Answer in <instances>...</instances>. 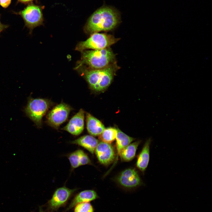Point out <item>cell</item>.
Listing matches in <instances>:
<instances>
[{
	"instance_id": "16",
	"label": "cell",
	"mask_w": 212,
	"mask_h": 212,
	"mask_svg": "<svg viewBox=\"0 0 212 212\" xmlns=\"http://www.w3.org/2000/svg\"><path fill=\"white\" fill-rule=\"evenodd\" d=\"M117 134L116 138V153L115 162L111 168L115 166L117 162L119 154L121 150L133 141L134 139L130 137L117 128ZM111 168V169H112Z\"/></svg>"
},
{
	"instance_id": "3",
	"label": "cell",
	"mask_w": 212,
	"mask_h": 212,
	"mask_svg": "<svg viewBox=\"0 0 212 212\" xmlns=\"http://www.w3.org/2000/svg\"><path fill=\"white\" fill-rule=\"evenodd\" d=\"M82 52L81 64L87 65L90 69H101L116 63L115 55L110 47Z\"/></svg>"
},
{
	"instance_id": "12",
	"label": "cell",
	"mask_w": 212,
	"mask_h": 212,
	"mask_svg": "<svg viewBox=\"0 0 212 212\" xmlns=\"http://www.w3.org/2000/svg\"><path fill=\"white\" fill-rule=\"evenodd\" d=\"M86 127L89 133L94 136H99L105 129L102 122L90 114H86Z\"/></svg>"
},
{
	"instance_id": "15",
	"label": "cell",
	"mask_w": 212,
	"mask_h": 212,
	"mask_svg": "<svg viewBox=\"0 0 212 212\" xmlns=\"http://www.w3.org/2000/svg\"><path fill=\"white\" fill-rule=\"evenodd\" d=\"M151 140L148 139L145 143L143 149L138 158L136 165L143 172L147 168L150 159V147Z\"/></svg>"
},
{
	"instance_id": "13",
	"label": "cell",
	"mask_w": 212,
	"mask_h": 212,
	"mask_svg": "<svg viewBox=\"0 0 212 212\" xmlns=\"http://www.w3.org/2000/svg\"><path fill=\"white\" fill-rule=\"evenodd\" d=\"M68 158L72 167L74 168L91 163L88 155L81 150H78L71 153Z\"/></svg>"
},
{
	"instance_id": "23",
	"label": "cell",
	"mask_w": 212,
	"mask_h": 212,
	"mask_svg": "<svg viewBox=\"0 0 212 212\" xmlns=\"http://www.w3.org/2000/svg\"><path fill=\"white\" fill-rule=\"evenodd\" d=\"M34 0H18L19 2L24 4L28 3Z\"/></svg>"
},
{
	"instance_id": "11",
	"label": "cell",
	"mask_w": 212,
	"mask_h": 212,
	"mask_svg": "<svg viewBox=\"0 0 212 212\" xmlns=\"http://www.w3.org/2000/svg\"><path fill=\"white\" fill-rule=\"evenodd\" d=\"M75 189H71L64 186L57 189L49 202L50 206L56 209L64 204Z\"/></svg>"
},
{
	"instance_id": "24",
	"label": "cell",
	"mask_w": 212,
	"mask_h": 212,
	"mask_svg": "<svg viewBox=\"0 0 212 212\" xmlns=\"http://www.w3.org/2000/svg\"><path fill=\"white\" fill-rule=\"evenodd\" d=\"M40 210L39 212H43L42 211V210H41V209H40Z\"/></svg>"
},
{
	"instance_id": "6",
	"label": "cell",
	"mask_w": 212,
	"mask_h": 212,
	"mask_svg": "<svg viewBox=\"0 0 212 212\" xmlns=\"http://www.w3.org/2000/svg\"><path fill=\"white\" fill-rule=\"evenodd\" d=\"M42 7L30 3L23 10L19 12L23 19L25 26L31 34L33 29L42 25L43 21Z\"/></svg>"
},
{
	"instance_id": "14",
	"label": "cell",
	"mask_w": 212,
	"mask_h": 212,
	"mask_svg": "<svg viewBox=\"0 0 212 212\" xmlns=\"http://www.w3.org/2000/svg\"><path fill=\"white\" fill-rule=\"evenodd\" d=\"M71 143L80 145L93 154L99 141L92 135H86L71 141Z\"/></svg>"
},
{
	"instance_id": "10",
	"label": "cell",
	"mask_w": 212,
	"mask_h": 212,
	"mask_svg": "<svg viewBox=\"0 0 212 212\" xmlns=\"http://www.w3.org/2000/svg\"><path fill=\"white\" fill-rule=\"evenodd\" d=\"M85 112L80 109L69 120L62 129L71 134L78 135L82 132L84 127Z\"/></svg>"
},
{
	"instance_id": "8",
	"label": "cell",
	"mask_w": 212,
	"mask_h": 212,
	"mask_svg": "<svg viewBox=\"0 0 212 212\" xmlns=\"http://www.w3.org/2000/svg\"><path fill=\"white\" fill-rule=\"evenodd\" d=\"M117 180L123 187L131 189L135 188L141 184L140 178L137 172L132 168H127L121 173Z\"/></svg>"
},
{
	"instance_id": "20",
	"label": "cell",
	"mask_w": 212,
	"mask_h": 212,
	"mask_svg": "<svg viewBox=\"0 0 212 212\" xmlns=\"http://www.w3.org/2000/svg\"><path fill=\"white\" fill-rule=\"evenodd\" d=\"M74 212H94V211L92 206L89 202H84L76 206Z\"/></svg>"
},
{
	"instance_id": "21",
	"label": "cell",
	"mask_w": 212,
	"mask_h": 212,
	"mask_svg": "<svg viewBox=\"0 0 212 212\" xmlns=\"http://www.w3.org/2000/svg\"><path fill=\"white\" fill-rule=\"evenodd\" d=\"M11 2V0H0V5L3 8L8 7Z\"/></svg>"
},
{
	"instance_id": "2",
	"label": "cell",
	"mask_w": 212,
	"mask_h": 212,
	"mask_svg": "<svg viewBox=\"0 0 212 212\" xmlns=\"http://www.w3.org/2000/svg\"><path fill=\"white\" fill-rule=\"evenodd\" d=\"M118 68L115 63L101 69L86 70L84 75L92 90L96 92H100L110 85Z\"/></svg>"
},
{
	"instance_id": "7",
	"label": "cell",
	"mask_w": 212,
	"mask_h": 212,
	"mask_svg": "<svg viewBox=\"0 0 212 212\" xmlns=\"http://www.w3.org/2000/svg\"><path fill=\"white\" fill-rule=\"evenodd\" d=\"M71 110L70 106L64 103L57 105L48 114L47 123L52 127L58 129L67 120Z\"/></svg>"
},
{
	"instance_id": "18",
	"label": "cell",
	"mask_w": 212,
	"mask_h": 212,
	"mask_svg": "<svg viewBox=\"0 0 212 212\" xmlns=\"http://www.w3.org/2000/svg\"><path fill=\"white\" fill-rule=\"evenodd\" d=\"M140 141H138L130 143L123 148L119 154L122 161L128 162L132 160L135 157L138 147Z\"/></svg>"
},
{
	"instance_id": "17",
	"label": "cell",
	"mask_w": 212,
	"mask_h": 212,
	"mask_svg": "<svg viewBox=\"0 0 212 212\" xmlns=\"http://www.w3.org/2000/svg\"><path fill=\"white\" fill-rule=\"evenodd\" d=\"M98 198L96 192L92 190H86L77 194L70 204L68 210L76 206L77 204L84 202H89Z\"/></svg>"
},
{
	"instance_id": "1",
	"label": "cell",
	"mask_w": 212,
	"mask_h": 212,
	"mask_svg": "<svg viewBox=\"0 0 212 212\" xmlns=\"http://www.w3.org/2000/svg\"><path fill=\"white\" fill-rule=\"evenodd\" d=\"M120 12L114 8L103 6L97 9L90 16L86 24L85 30L92 34L113 30L120 23Z\"/></svg>"
},
{
	"instance_id": "4",
	"label": "cell",
	"mask_w": 212,
	"mask_h": 212,
	"mask_svg": "<svg viewBox=\"0 0 212 212\" xmlns=\"http://www.w3.org/2000/svg\"><path fill=\"white\" fill-rule=\"evenodd\" d=\"M49 100L46 99L34 98L29 97L27 103L24 109L26 115L38 127L42 125V119L52 105Z\"/></svg>"
},
{
	"instance_id": "19",
	"label": "cell",
	"mask_w": 212,
	"mask_h": 212,
	"mask_svg": "<svg viewBox=\"0 0 212 212\" xmlns=\"http://www.w3.org/2000/svg\"><path fill=\"white\" fill-rule=\"evenodd\" d=\"M117 129L116 128L109 127L105 129L99 136V138L101 141L111 144L116 138Z\"/></svg>"
},
{
	"instance_id": "9",
	"label": "cell",
	"mask_w": 212,
	"mask_h": 212,
	"mask_svg": "<svg viewBox=\"0 0 212 212\" xmlns=\"http://www.w3.org/2000/svg\"><path fill=\"white\" fill-rule=\"evenodd\" d=\"M95 151L99 161L102 164L107 165L115 160V151L110 144L101 141L98 143Z\"/></svg>"
},
{
	"instance_id": "22",
	"label": "cell",
	"mask_w": 212,
	"mask_h": 212,
	"mask_svg": "<svg viewBox=\"0 0 212 212\" xmlns=\"http://www.w3.org/2000/svg\"><path fill=\"white\" fill-rule=\"evenodd\" d=\"M9 26L7 24H2L0 21V34Z\"/></svg>"
},
{
	"instance_id": "5",
	"label": "cell",
	"mask_w": 212,
	"mask_h": 212,
	"mask_svg": "<svg viewBox=\"0 0 212 212\" xmlns=\"http://www.w3.org/2000/svg\"><path fill=\"white\" fill-rule=\"evenodd\" d=\"M119 39L113 35L106 33H95L86 41L77 45L76 50L82 52L87 49L99 50L110 47L118 41Z\"/></svg>"
}]
</instances>
